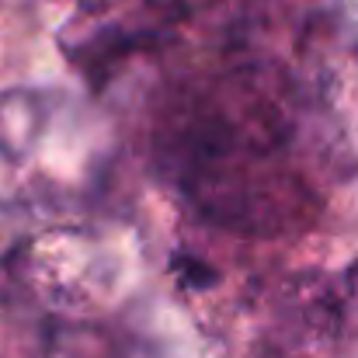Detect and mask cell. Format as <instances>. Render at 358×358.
<instances>
[{
    "instance_id": "6da1fadb",
    "label": "cell",
    "mask_w": 358,
    "mask_h": 358,
    "mask_svg": "<svg viewBox=\"0 0 358 358\" xmlns=\"http://www.w3.org/2000/svg\"><path fill=\"white\" fill-rule=\"evenodd\" d=\"M38 129V98L28 91H14L0 98V150L24 153Z\"/></svg>"
},
{
    "instance_id": "7a4b0ae2",
    "label": "cell",
    "mask_w": 358,
    "mask_h": 358,
    "mask_svg": "<svg viewBox=\"0 0 358 358\" xmlns=\"http://www.w3.org/2000/svg\"><path fill=\"white\" fill-rule=\"evenodd\" d=\"M338 296V317H341V331L358 334V261L341 275V282L334 285Z\"/></svg>"
},
{
    "instance_id": "3957f363",
    "label": "cell",
    "mask_w": 358,
    "mask_h": 358,
    "mask_svg": "<svg viewBox=\"0 0 358 358\" xmlns=\"http://www.w3.org/2000/svg\"><path fill=\"white\" fill-rule=\"evenodd\" d=\"M206 268H209V264L192 261V257H178V261H174V271H178L181 282L192 285V289H206V285H216V282H220V275H216V271H206Z\"/></svg>"
}]
</instances>
